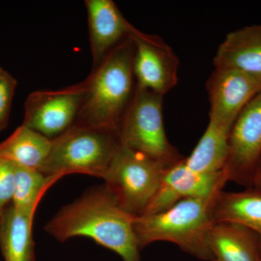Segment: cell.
Returning a JSON list of instances; mask_svg holds the SVG:
<instances>
[{"instance_id": "cell-1", "label": "cell", "mask_w": 261, "mask_h": 261, "mask_svg": "<svg viewBox=\"0 0 261 261\" xmlns=\"http://www.w3.org/2000/svg\"><path fill=\"white\" fill-rule=\"evenodd\" d=\"M136 218L122 208L106 187H99L62 207L44 230L61 243L84 237L112 250L123 261H142Z\"/></svg>"}, {"instance_id": "cell-2", "label": "cell", "mask_w": 261, "mask_h": 261, "mask_svg": "<svg viewBox=\"0 0 261 261\" xmlns=\"http://www.w3.org/2000/svg\"><path fill=\"white\" fill-rule=\"evenodd\" d=\"M134 56L135 47L128 37L92 68L74 123L118 135L135 93Z\"/></svg>"}, {"instance_id": "cell-3", "label": "cell", "mask_w": 261, "mask_h": 261, "mask_svg": "<svg viewBox=\"0 0 261 261\" xmlns=\"http://www.w3.org/2000/svg\"><path fill=\"white\" fill-rule=\"evenodd\" d=\"M220 192L186 199L161 212L136 218L135 230L141 250L154 243L167 242L200 260H212L207 237L214 223L213 206Z\"/></svg>"}, {"instance_id": "cell-4", "label": "cell", "mask_w": 261, "mask_h": 261, "mask_svg": "<svg viewBox=\"0 0 261 261\" xmlns=\"http://www.w3.org/2000/svg\"><path fill=\"white\" fill-rule=\"evenodd\" d=\"M119 147L116 134L73 123L51 140L50 152L39 171L61 178L81 173L103 178Z\"/></svg>"}, {"instance_id": "cell-5", "label": "cell", "mask_w": 261, "mask_h": 261, "mask_svg": "<svg viewBox=\"0 0 261 261\" xmlns=\"http://www.w3.org/2000/svg\"><path fill=\"white\" fill-rule=\"evenodd\" d=\"M163 96L136 87L120 128L121 145L170 167L185 158L168 141L163 116Z\"/></svg>"}, {"instance_id": "cell-6", "label": "cell", "mask_w": 261, "mask_h": 261, "mask_svg": "<svg viewBox=\"0 0 261 261\" xmlns=\"http://www.w3.org/2000/svg\"><path fill=\"white\" fill-rule=\"evenodd\" d=\"M168 168L120 144L102 179L122 208L138 217L145 214Z\"/></svg>"}, {"instance_id": "cell-7", "label": "cell", "mask_w": 261, "mask_h": 261, "mask_svg": "<svg viewBox=\"0 0 261 261\" xmlns=\"http://www.w3.org/2000/svg\"><path fill=\"white\" fill-rule=\"evenodd\" d=\"M88 89L85 80L60 90H38L28 96L23 125L53 140L75 123Z\"/></svg>"}, {"instance_id": "cell-8", "label": "cell", "mask_w": 261, "mask_h": 261, "mask_svg": "<svg viewBox=\"0 0 261 261\" xmlns=\"http://www.w3.org/2000/svg\"><path fill=\"white\" fill-rule=\"evenodd\" d=\"M261 155V92L242 110L233 123L224 169L228 181L249 188Z\"/></svg>"}, {"instance_id": "cell-9", "label": "cell", "mask_w": 261, "mask_h": 261, "mask_svg": "<svg viewBox=\"0 0 261 261\" xmlns=\"http://www.w3.org/2000/svg\"><path fill=\"white\" fill-rule=\"evenodd\" d=\"M129 38L135 47L136 87L163 97L177 84L178 57L159 36L145 34L134 27Z\"/></svg>"}, {"instance_id": "cell-10", "label": "cell", "mask_w": 261, "mask_h": 261, "mask_svg": "<svg viewBox=\"0 0 261 261\" xmlns=\"http://www.w3.org/2000/svg\"><path fill=\"white\" fill-rule=\"evenodd\" d=\"M209 118L233 126L242 110L261 92V77L233 68H215L206 84Z\"/></svg>"}, {"instance_id": "cell-11", "label": "cell", "mask_w": 261, "mask_h": 261, "mask_svg": "<svg viewBox=\"0 0 261 261\" xmlns=\"http://www.w3.org/2000/svg\"><path fill=\"white\" fill-rule=\"evenodd\" d=\"M227 182L224 171H193L187 167L185 158L165 171L157 192L144 214L161 212L186 199L214 195L223 190Z\"/></svg>"}, {"instance_id": "cell-12", "label": "cell", "mask_w": 261, "mask_h": 261, "mask_svg": "<svg viewBox=\"0 0 261 261\" xmlns=\"http://www.w3.org/2000/svg\"><path fill=\"white\" fill-rule=\"evenodd\" d=\"M93 68L111 51L129 37L134 25L112 0L85 1Z\"/></svg>"}, {"instance_id": "cell-13", "label": "cell", "mask_w": 261, "mask_h": 261, "mask_svg": "<svg viewBox=\"0 0 261 261\" xmlns=\"http://www.w3.org/2000/svg\"><path fill=\"white\" fill-rule=\"evenodd\" d=\"M214 63L215 68H233L261 77V23L228 33Z\"/></svg>"}, {"instance_id": "cell-14", "label": "cell", "mask_w": 261, "mask_h": 261, "mask_svg": "<svg viewBox=\"0 0 261 261\" xmlns=\"http://www.w3.org/2000/svg\"><path fill=\"white\" fill-rule=\"evenodd\" d=\"M207 245L211 261H261L260 241L250 229L230 222H214Z\"/></svg>"}, {"instance_id": "cell-15", "label": "cell", "mask_w": 261, "mask_h": 261, "mask_svg": "<svg viewBox=\"0 0 261 261\" xmlns=\"http://www.w3.org/2000/svg\"><path fill=\"white\" fill-rule=\"evenodd\" d=\"M36 211H18L10 204L0 211V250L4 261H36L33 238Z\"/></svg>"}, {"instance_id": "cell-16", "label": "cell", "mask_w": 261, "mask_h": 261, "mask_svg": "<svg viewBox=\"0 0 261 261\" xmlns=\"http://www.w3.org/2000/svg\"><path fill=\"white\" fill-rule=\"evenodd\" d=\"M214 222L245 226L257 235L261 247V190L249 187L241 192H220L213 206Z\"/></svg>"}, {"instance_id": "cell-17", "label": "cell", "mask_w": 261, "mask_h": 261, "mask_svg": "<svg viewBox=\"0 0 261 261\" xmlns=\"http://www.w3.org/2000/svg\"><path fill=\"white\" fill-rule=\"evenodd\" d=\"M232 126L209 120L208 125L189 157L187 167L203 173L219 172L227 159L228 142Z\"/></svg>"}, {"instance_id": "cell-18", "label": "cell", "mask_w": 261, "mask_h": 261, "mask_svg": "<svg viewBox=\"0 0 261 261\" xmlns=\"http://www.w3.org/2000/svg\"><path fill=\"white\" fill-rule=\"evenodd\" d=\"M51 147L50 139L22 124L0 143V158L16 166L39 170Z\"/></svg>"}, {"instance_id": "cell-19", "label": "cell", "mask_w": 261, "mask_h": 261, "mask_svg": "<svg viewBox=\"0 0 261 261\" xmlns=\"http://www.w3.org/2000/svg\"><path fill=\"white\" fill-rule=\"evenodd\" d=\"M61 178L15 165L11 205L18 211L37 210L47 190Z\"/></svg>"}, {"instance_id": "cell-20", "label": "cell", "mask_w": 261, "mask_h": 261, "mask_svg": "<svg viewBox=\"0 0 261 261\" xmlns=\"http://www.w3.org/2000/svg\"><path fill=\"white\" fill-rule=\"evenodd\" d=\"M17 80L0 66V132L8 126Z\"/></svg>"}, {"instance_id": "cell-21", "label": "cell", "mask_w": 261, "mask_h": 261, "mask_svg": "<svg viewBox=\"0 0 261 261\" xmlns=\"http://www.w3.org/2000/svg\"><path fill=\"white\" fill-rule=\"evenodd\" d=\"M15 168L14 163L0 158V211L11 204Z\"/></svg>"}, {"instance_id": "cell-22", "label": "cell", "mask_w": 261, "mask_h": 261, "mask_svg": "<svg viewBox=\"0 0 261 261\" xmlns=\"http://www.w3.org/2000/svg\"><path fill=\"white\" fill-rule=\"evenodd\" d=\"M252 187H255V188H258L261 190V155L260 159H259L258 163H257L255 175H254Z\"/></svg>"}]
</instances>
